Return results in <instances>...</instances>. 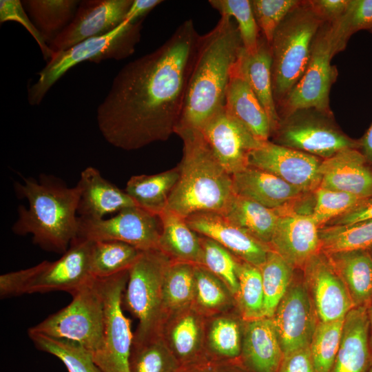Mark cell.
<instances>
[{"label": "cell", "instance_id": "cell-1", "mask_svg": "<svg viewBox=\"0 0 372 372\" xmlns=\"http://www.w3.org/2000/svg\"><path fill=\"white\" fill-rule=\"evenodd\" d=\"M200 37L187 19L160 47L119 70L96 110L99 131L109 144L136 150L175 132Z\"/></svg>", "mask_w": 372, "mask_h": 372}, {"label": "cell", "instance_id": "cell-2", "mask_svg": "<svg viewBox=\"0 0 372 372\" xmlns=\"http://www.w3.org/2000/svg\"><path fill=\"white\" fill-rule=\"evenodd\" d=\"M232 19L222 15L212 30L200 35L176 128L200 130L225 105L232 69L244 48Z\"/></svg>", "mask_w": 372, "mask_h": 372}, {"label": "cell", "instance_id": "cell-3", "mask_svg": "<svg viewBox=\"0 0 372 372\" xmlns=\"http://www.w3.org/2000/svg\"><path fill=\"white\" fill-rule=\"evenodd\" d=\"M14 188L18 198L27 200L28 207H18L12 231L31 234L33 242L45 251L64 254L78 235V185L69 187L54 176L41 174L39 180L28 177L16 182Z\"/></svg>", "mask_w": 372, "mask_h": 372}, {"label": "cell", "instance_id": "cell-4", "mask_svg": "<svg viewBox=\"0 0 372 372\" xmlns=\"http://www.w3.org/2000/svg\"><path fill=\"white\" fill-rule=\"evenodd\" d=\"M183 143L178 181L165 209L186 218L200 211L222 214L235 196L231 175L219 163L198 130L177 127Z\"/></svg>", "mask_w": 372, "mask_h": 372}, {"label": "cell", "instance_id": "cell-5", "mask_svg": "<svg viewBox=\"0 0 372 372\" xmlns=\"http://www.w3.org/2000/svg\"><path fill=\"white\" fill-rule=\"evenodd\" d=\"M324 23L309 0L300 1L276 29L271 43V76L276 109L302 76L313 39Z\"/></svg>", "mask_w": 372, "mask_h": 372}, {"label": "cell", "instance_id": "cell-6", "mask_svg": "<svg viewBox=\"0 0 372 372\" xmlns=\"http://www.w3.org/2000/svg\"><path fill=\"white\" fill-rule=\"evenodd\" d=\"M143 20H124L104 35L81 41L65 50L54 52L45 66L38 73L39 79L28 89V102L39 105L47 92L70 69L88 61L96 63L107 59L121 60L132 55L141 39Z\"/></svg>", "mask_w": 372, "mask_h": 372}, {"label": "cell", "instance_id": "cell-7", "mask_svg": "<svg viewBox=\"0 0 372 372\" xmlns=\"http://www.w3.org/2000/svg\"><path fill=\"white\" fill-rule=\"evenodd\" d=\"M172 260L160 249L142 251L129 269L122 304L138 320L133 342L158 335L165 319L163 285Z\"/></svg>", "mask_w": 372, "mask_h": 372}, {"label": "cell", "instance_id": "cell-8", "mask_svg": "<svg viewBox=\"0 0 372 372\" xmlns=\"http://www.w3.org/2000/svg\"><path fill=\"white\" fill-rule=\"evenodd\" d=\"M270 141L322 159L349 148L360 149L359 139L345 134L333 114L315 107L298 109L281 117Z\"/></svg>", "mask_w": 372, "mask_h": 372}, {"label": "cell", "instance_id": "cell-9", "mask_svg": "<svg viewBox=\"0 0 372 372\" xmlns=\"http://www.w3.org/2000/svg\"><path fill=\"white\" fill-rule=\"evenodd\" d=\"M71 302L30 330L76 341L92 355L101 348L104 330V306L97 279L71 293Z\"/></svg>", "mask_w": 372, "mask_h": 372}, {"label": "cell", "instance_id": "cell-10", "mask_svg": "<svg viewBox=\"0 0 372 372\" xmlns=\"http://www.w3.org/2000/svg\"><path fill=\"white\" fill-rule=\"evenodd\" d=\"M335 54L331 23L324 22L313 39L309 61L302 76L277 107L280 119L304 107L333 112L329 95L338 75L337 67L331 65Z\"/></svg>", "mask_w": 372, "mask_h": 372}, {"label": "cell", "instance_id": "cell-11", "mask_svg": "<svg viewBox=\"0 0 372 372\" xmlns=\"http://www.w3.org/2000/svg\"><path fill=\"white\" fill-rule=\"evenodd\" d=\"M128 276L126 270L109 278H96L103 301L104 330L102 345L92 357L102 372H130L134 334L122 304Z\"/></svg>", "mask_w": 372, "mask_h": 372}, {"label": "cell", "instance_id": "cell-12", "mask_svg": "<svg viewBox=\"0 0 372 372\" xmlns=\"http://www.w3.org/2000/svg\"><path fill=\"white\" fill-rule=\"evenodd\" d=\"M161 233L159 216L136 205L123 209L110 218L79 217L77 236L92 242L115 240L140 251L158 249Z\"/></svg>", "mask_w": 372, "mask_h": 372}, {"label": "cell", "instance_id": "cell-13", "mask_svg": "<svg viewBox=\"0 0 372 372\" xmlns=\"http://www.w3.org/2000/svg\"><path fill=\"white\" fill-rule=\"evenodd\" d=\"M322 160L269 140L250 152L249 166L271 173L305 192L313 193L320 185L319 168Z\"/></svg>", "mask_w": 372, "mask_h": 372}, {"label": "cell", "instance_id": "cell-14", "mask_svg": "<svg viewBox=\"0 0 372 372\" xmlns=\"http://www.w3.org/2000/svg\"><path fill=\"white\" fill-rule=\"evenodd\" d=\"M271 318L284 355L309 346L318 317L304 282L292 281Z\"/></svg>", "mask_w": 372, "mask_h": 372}, {"label": "cell", "instance_id": "cell-15", "mask_svg": "<svg viewBox=\"0 0 372 372\" xmlns=\"http://www.w3.org/2000/svg\"><path fill=\"white\" fill-rule=\"evenodd\" d=\"M200 131L216 158L231 176L249 166L250 152L263 143L233 118L225 106Z\"/></svg>", "mask_w": 372, "mask_h": 372}, {"label": "cell", "instance_id": "cell-16", "mask_svg": "<svg viewBox=\"0 0 372 372\" xmlns=\"http://www.w3.org/2000/svg\"><path fill=\"white\" fill-rule=\"evenodd\" d=\"M133 0H83L74 17L50 43L53 52L65 50L94 37L112 31L124 21Z\"/></svg>", "mask_w": 372, "mask_h": 372}, {"label": "cell", "instance_id": "cell-17", "mask_svg": "<svg viewBox=\"0 0 372 372\" xmlns=\"http://www.w3.org/2000/svg\"><path fill=\"white\" fill-rule=\"evenodd\" d=\"M302 269L304 283L319 321L344 318L355 307L344 282L326 254L320 251L315 254Z\"/></svg>", "mask_w": 372, "mask_h": 372}, {"label": "cell", "instance_id": "cell-18", "mask_svg": "<svg viewBox=\"0 0 372 372\" xmlns=\"http://www.w3.org/2000/svg\"><path fill=\"white\" fill-rule=\"evenodd\" d=\"M185 219L198 234L214 240L238 258L258 268L263 265L271 250L219 212H197Z\"/></svg>", "mask_w": 372, "mask_h": 372}, {"label": "cell", "instance_id": "cell-19", "mask_svg": "<svg viewBox=\"0 0 372 372\" xmlns=\"http://www.w3.org/2000/svg\"><path fill=\"white\" fill-rule=\"evenodd\" d=\"M92 241L76 237L68 249L48 266L30 284L27 293L65 291L70 294L88 282Z\"/></svg>", "mask_w": 372, "mask_h": 372}, {"label": "cell", "instance_id": "cell-20", "mask_svg": "<svg viewBox=\"0 0 372 372\" xmlns=\"http://www.w3.org/2000/svg\"><path fill=\"white\" fill-rule=\"evenodd\" d=\"M231 177L235 194L280 212H296L299 204L313 194L251 166Z\"/></svg>", "mask_w": 372, "mask_h": 372}, {"label": "cell", "instance_id": "cell-21", "mask_svg": "<svg viewBox=\"0 0 372 372\" xmlns=\"http://www.w3.org/2000/svg\"><path fill=\"white\" fill-rule=\"evenodd\" d=\"M278 216L269 246L294 268H303L320 251V228L311 214L287 212Z\"/></svg>", "mask_w": 372, "mask_h": 372}, {"label": "cell", "instance_id": "cell-22", "mask_svg": "<svg viewBox=\"0 0 372 372\" xmlns=\"http://www.w3.org/2000/svg\"><path fill=\"white\" fill-rule=\"evenodd\" d=\"M207 318L192 304L168 315L159 334L182 367L207 358Z\"/></svg>", "mask_w": 372, "mask_h": 372}, {"label": "cell", "instance_id": "cell-23", "mask_svg": "<svg viewBox=\"0 0 372 372\" xmlns=\"http://www.w3.org/2000/svg\"><path fill=\"white\" fill-rule=\"evenodd\" d=\"M319 173V187L347 192L360 198L372 196V166L358 149H345L323 159Z\"/></svg>", "mask_w": 372, "mask_h": 372}, {"label": "cell", "instance_id": "cell-24", "mask_svg": "<svg viewBox=\"0 0 372 372\" xmlns=\"http://www.w3.org/2000/svg\"><path fill=\"white\" fill-rule=\"evenodd\" d=\"M76 185L80 189L77 214L81 218L100 220L136 205L125 190L105 178L94 167L81 171Z\"/></svg>", "mask_w": 372, "mask_h": 372}, {"label": "cell", "instance_id": "cell-25", "mask_svg": "<svg viewBox=\"0 0 372 372\" xmlns=\"http://www.w3.org/2000/svg\"><path fill=\"white\" fill-rule=\"evenodd\" d=\"M368 307L346 315L337 355L330 372H369L372 365Z\"/></svg>", "mask_w": 372, "mask_h": 372}, {"label": "cell", "instance_id": "cell-26", "mask_svg": "<svg viewBox=\"0 0 372 372\" xmlns=\"http://www.w3.org/2000/svg\"><path fill=\"white\" fill-rule=\"evenodd\" d=\"M283 352L271 318L245 321L239 362L248 372H277Z\"/></svg>", "mask_w": 372, "mask_h": 372}, {"label": "cell", "instance_id": "cell-27", "mask_svg": "<svg viewBox=\"0 0 372 372\" xmlns=\"http://www.w3.org/2000/svg\"><path fill=\"white\" fill-rule=\"evenodd\" d=\"M271 61V45L261 34L257 52L249 54L243 48L232 71L247 82L262 105L267 114L272 134L280 119L273 94Z\"/></svg>", "mask_w": 372, "mask_h": 372}, {"label": "cell", "instance_id": "cell-28", "mask_svg": "<svg viewBox=\"0 0 372 372\" xmlns=\"http://www.w3.org/2000/svg\"><path fill=\"white\" fill-rule=\"evenodd\" d=\"M224 106L256 139L261 142L270 140L271 130L265 109L247 82L233 71Z\"/></svg>", "mask_w": 372, "mask_h": 372}, {"label": "cell", "instance_id": "cell-29", "mask_svg": "<svg viewBox=\"0 0 372 372\" xmlns=\"http://www.w3.org/2000/svg\"><path fill=\"white\" fill-rule=\"evenodd\" d=\"M326 254L344 282L354 306L369 307L372 300V258L369 250Z\"/></svg>", "mask_w": 372, "mask_h": 372}, {"label": "cell", "instance_id": "cell-30", "mask_svg": "<svg viewBox=\"0 0 372 372\" xmlns=\"http://www.w3.org/2000/svg\"><path fill=\"white\" fill-rule=\"evenodd\" d=\"M161 233L158 249L172 260L201 265L203 249L200 235L188 225L186 219L165 209L160 215Z\"/></svg>", "mask_w": 372, "mask_h": 372}, {"label": "cell", "instance_id": "cell-31", "mask_svg": "<svg viewBox=\"0 0 372 372\" xmlns=\"http://www.w3.org/2000/svg\"><path fill=\"white\" fill-rule=\"evenodd\" d=\"M244 323L231 311L207 318V358L221 361H239Z\"/></svg>", "mask_w": 372, "mask_h": 372}, {"label": "cell", "instance_id": "cell-32", "mask_svg": "<svg viewBox=\"0 0 372 372\" xmlns=\"http://www.w3.org/2000/svg\"><path fill=\"white\" fill-rule=\"evenodd\" d=\"M178 176L177 167L155 174L132 176L124 190L138 207L159 216L167 207Z\"/></svg>", "mask_w": 372, "mask_h": 372}, {"label": "cell", "instance_id": "cell-33", "mask_svg": "<svg viewBox=\"0 0 372 372\" xmlns=\"http://www.w3.org/2000/svg\"><path fill=\"white\" fill-rule=\"evenodd\" d=\"M222 214L268 246L279 217L275 209L236 194Z\"/></svg>", "mask_w": 372, "mask_h": 372}, {"label": "cell", "instance_id": "cell-34", "mask_svg": "<svg viewBox=\"0 0 372 372\" xmlns=\"http://www.w3.org/2000/svg\"><path fill=\"white\" fill-rule=\"evenodd\" d=\"M21 2L34 25L49 45L72 21L80 1L27 0Z\"/></svg>", "mask_w": 372, "mask_h": 372}, {"label": "cell", "instance_id": "cell-35", "mask_svg": "<svg viewBox=\"0 0 372 372\" xmlns=\"http://www.w3.org/2000/svg\"><path fill=\"white\" fill-rule=\"evenodd\" d=\"M195 293L193 305L206 318L231 311L234 295L216 276L200 265H194Z\"/></svg>", "mask_w": 372, "mask_h": 372}, {"label": "cell", "instance_id": "cell-36", "mask_svg": "<svg viewBox=\"0 0 372 372\" xmlns=\"http://www.w3.org/2000/svg\"><path fill=\"white\" fill-rule=\"evenodd\" d=\"M141 251L120 241L92 242L91 274L95 278L102 279L129 270Z\"/></svg>", "mask_w": 372, "mask_h": 372}, {"label": "cell", "instance_id": "cell-37", "mask_svg": "<svg viewBox=\"0 0 372 372\" xmlns=\"http://www.w3.org/2000/svg\"><path fill=\"white\" fill-rule=\"evenodd\" d=\"M28 335L37 349L56 356L68 372H102L95 364L91 352L76 341L30 329Z\"/></svg>", "mask_w": 372, "mask_h": 372}, {"label": "cell", "instance_id": "cell-38", "mask_svg": "<svg viewBox=\"0 0 372 372\" xmlns=\"http://www.w3.org/2000/svg\"><path fill=\"white\" fill-rule=\"evenodd\" d=\"M194 265L172 260L168 267L163 285L165 318L193 304L195 293Z\"/></svg>", "mask_w": 372, "mask_h": 372}, {"label": "cell", "instance_id": "cell-39", "mask_svg": "<svg viewBox=\"0 0 372 372\" xmlns=\"http://www.w3.org/2000/svg\"><path fill=\"white\" fill-rule=\"evenodd\" d=\"M182 366L160 334L142 342H133L130 372H180Z\"/></svg>", "mask_w": 372, "mask_h": 372}, {"label": "cell", "instance_id": "cell-40", "mask_svg": "<svg viewBox=\"0 0 372 372\" xmlns=\"http://www.w3.org/2000/svg\"><path fill=\"white\" fill-rule=\"evenodd\" d=\"M320 251L325 254L369 249L372 246V218L319 229Z\"/></svg>", "mask_w": 372, "mask_h": 372}, {"label": "cell", "instance_id": "cell-41", "mask_svg": "<svg viewBox=\"0 0 372 372\" xmlns=\"http://www.w3.org/2000/svg\"><path fill=\"white\" fill-rule=\"evenodd\" d=\"M236 308L245 321L264 318V293L260 268L238 258Z\"/></svg>", "mask_w": 372, "mask_h": 372}, {"label": "cell", "instance_id": "cell-42", "mask_svg": "<svg viewBox=\"0 0 372 372\" xmlns=\"http://www.w3.org/2000/svg\"><path fill=\"white\" fill-rule=\"evenodd\" d=\"M294 267L270 250L260 268L264 293V317L271 318L292 282Z\"/></svg>", "mask_w": 372, "mask_h": 372}, {"label": "cell", "instance_id": "cell-43", "mask_svg": "<svg viewBox=\"0 0 372 372\" xmlns=\"http://www.w3.org/2000/svg\"><path fill=\"white\" fill-rule=\"evenodd\" d=\"M344 318L318 322L309 344L315 372L331 371L339 349Z\"/></svg>", "mask_w": 372, "mask_h": 372}, {"label": "cell", "instance_id": "cell-44", "mask_svg": "<svg viewBox=\"0 0 372 372\" xmlns=\"http://www.w3.org/2000/svg\"><path fill=\"white\" fill-rule=\"evenodd\" d=\"M209 3L222 15L236 21V25L245 51L254 54L258 48L260 31L256 23L249 0H209Z\"/></svg>", "mask_w": 372, "mask_h": 372}, {"label": "cell", "instance_id": "cell-45", "mask_svg": "<svg viewBox=\"0 0 372 372\" xmlns=\"http://www.w3.org/2000/svg\"><path fill=\"white\" fill-rule=\"evenodd\" d=\"M331 26L334 49L338 54L346 48L353 34L372 28V0H349L344 14Z\"/></svg>", "mask_w": 372, "mask_h": 372}, {"label": "cell", "instance_id": "cell-46", "mask_svg": "<svg viewBox=\"0 0 372 372\" xmlns=\"http://www.w3.org/2000/svg\"><path fill=\"white\" fill-rule=\"evenodd\" d=\"M200 239L203 249L200 265L219 278L235 296L238 289V258L214 240L200 235Z\"/></svg>", "mask_w": 372, "mask_h": 372}, {"label": "cell", "instance_id": "cell-47", "mask_svg": "<svg viewBox=\"0 0 372 372\" xmlns=\"http://www.w3.org/2000/svg\"><path fill=\"white\" fill-rule=\"evenodd\" d=\"M362 199L347 192L318 187L314 192L311 215L320 228L351 209Z\"/></svg>", "mask_w": 372, "mask_h": 372}, {"label": "cell", "instance_id": "cell-48", "mask_svg": "<svg viewBox=\"0 0 372 372\" xmlns=\"http://www.w3.org/2000/svg\"><path fill=\"white\" fill-rule=\"evenodd\" d=\"M299 0H251L253 12L260 33L271 45L274 33Z\"/></svg>", "mask_w": 372, "mask_h": 372}, {"label": "cell", "instance_id": "cell-49", "mask_svg": "<svg viewBox=\"0 0 372 372\" xmlns=\"http://www.w3.org/2000/svg\"><path fill=\"white\" fill-rule=\"evenodd\" d=\"M8 21H17L22 24L37 41L44 59L48 61L51 58L54 52L46 43L28 14L25 12V8L21 1H0V22L2 23Z\"/></svg>", "mask_w": 372, "mask_h": 372}, {"label": "cell", "instance_id": "cell-50", "mask_svg": "<svg viewBox=\"0 0 372 372\" xmlns=\"http://www.w3.org/2000/svg\"><path fill=\"white\" fill-rule=\"evenodd\" d=\"M50 261L43 260L33 267L0 276V297L1 299L15 297L27 293L32 281L49 265Z\"/></svg>", "mask_w": 372, "mask_h": 372}, {"label": "cell", "instance_id": "cell-51", "mask_svg": "<svg viewBox=\"0 0 372 372\" xmlns=\"http://www.w3.org/2000/svg\"><path fill=\"white\" fill-rule=\"evenodd\" d=\"M277 372H315L309 346L285 355Z\"/></svg>", "mask_w": 372, "mask_h": 372}, {"label": "cell", "instance_id": "cell-52", "mask_svg": "<svg viewBox=\"0 0 372 372\" xmlns=\"http://www.w3.org/2000/svg\"><path fill=\"white\" fill-rule=\"evenodd\" d=\"M311 7L324 22L333 23L344 14L349 0H309Z\"/></svg>", "mask_w": 372, "mask_h": 372}, {"label": "cell", "instance_id": "cell-53", "mask_svg": "<svg viewBox=\"0 0 372 372\" xmlns=\"http://www.w3.org/2000/svg\"><path fill=\"white\" fill-rule=\"evenodd\" d=\"M180 372H248L239 361H221L209 358L182 367Z\"/></svg>", "mask_w": 372, "mask_h": 372}, {"label": "cell", "instance_id": "cell-54", "mask_svg": "<svg viewBox=\"0 0 372 372\" xmlns=\"http://www.w3.org/2000/svg\"><path fill=\"white\" fill-rule=\"evenodd\" d=\"M370 218H372V196L362 199L351 209L327 225H347Z\"/></svg>", "mask_w": 372, "mask_h": 372}, {"label": "cell", "instance_id": "cell-55", "mask_svg": "<svg viewBox=\"0 0 372 372\" xmlns=\"http://www.w3.org/2000/svg\"><path fill=\"white\" fill-rule=\"evenodd\" d=\"M162 2L161 0H133L124 20L131 22L143 20L150 11Z\"/></svg>", "mask_w": 372, "mask_h": 372}, {"label": "cell", "instance_id": "cell-56", "mask_svg": "<svg viewBox=\"0 0 372 372\" xmlns=\"http://www.w3.org/2000/svg\"><path fill=\"white\" fill-rule=\"evenodd\" d=\"M359 141L360 143L359 150L372 166V123Z\"/></svg>", "mask_w": 372, "mask_h": 372}, {"label": "cell", "instance_id": "cell-57", "mask_svg": "<svg viewBox=\"0 0 372 372\" xmlns=\"http://www.w3.org/2000/svg\"><path fill=\"white\" fill-rule=\"evenodd\" d=\"M368 315L370 327V346L372 350V300L368 307Z\"/></svg>", "mask_w": 372, "mask_h": 372}, {"label": "cell", "instance_id": "cell-58", "mask_svg": "<svg viewBox=\"0 0 372 372\" xmlns=\"http://www.w3.org/2000/svg\"><path fill=\"white\" fill-rule=\"evenodd\" d=\"M369 250L370 251V254H371V258H372V246L371 247V248Z\"/></svg>", "mask_w": 372, "mask_h": 372}, {"label": "cell", "instance_id": "cell-59", "mask_svg": "<svg viewBox=\"0 0 372 372\" xmlns=\"http://www.w3.org/2000/svg\"><path fill=\"white\" fill-rule=\"evenodd\" d=\"M370 33L372 34V28L368 30Z\"/></svg>", "mask_w": 372, "mask_h": 372}, {"label": "cell", "instance_id": "cell-60", "mask_svg": "<svg viewBox=\"0 0 372 372\" xmlns=\"http://www.w3.org/2000/svg\"><path fill=\"white\" fill-rule=\"evenodd\" d=\"M369 372H372V365H371V368H370Z\"/></svg>", "mask_w": 372, "mask_h": 372}]
</instances>
